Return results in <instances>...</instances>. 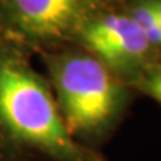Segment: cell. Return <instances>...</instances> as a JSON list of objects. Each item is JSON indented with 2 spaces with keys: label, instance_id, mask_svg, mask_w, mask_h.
Masks as SVG:
<instances>
[{
  "label": "cell",
  "instance_id": "6da1fadb",
  "mask_svg": "<svg viewBox=\"0 0 161 161\" xmlns=\"http://www.w3.org/2000/svg\"><path fill=\"white\" fill-rule=\"evenodd\" d=\"M31 54L0 34V161H112L69 133Z\"/></svg>",
  "mask_w": 161,
  "mask_h": 161
},
{
  "label": "cell",
  "instance_id": "5b68a950",
  "mask_svg": "<svg viewBox=\"0 0 161 161\" xmlns=\"http://www.w3.org/2000/svg\"><path fill=\"white\" fill-rule=\"evenodd\" d=\"M130 18L141 28L153 48H161V26L149 0H141L130 11Z\"/></svg>",
  "mask_w": 161,
  "mask_h": 161
},
{
  "label": "cell",
  "instance_id": "277c9868",
  "mask_svg": "<svg viewBox=\"0 0 161 161\" xmlns=\"http://www.w3.org/2000/svg\"><path fill=\"white\" fill-rule=\"evenodd\" d=\"M118 78L134 83L150 64L153 46L130 16L102 14L89 22L74 40Z\"/></svg>",
  "mask_w": 161,
  "mask_h": 161
},
{
  "label": "cell",
  "instance_id": "7a4b0ae2",
  "mask_svg": "<svg viewBox=\"0 0 161 161\" xmlns=\"http://www.w3.org/2000/svg\"><path fill=\"white\" fill-rule=\"evenodd\" d=\"M39 55L69 133L83 147L101 150L112 140L128 106L122 79L75 43Z\"/></svg>",
  "mask_w": 161,
  "mask_h": 161
},
{
  "label": "cell",
  "instance_id": "8992f818",
  "mask_svg": "<svg viewBox=\"0 0 161 161\" xmlns=\"http://www.w3.org/2000/svg\"><path fill=\"white\" fill-rule=\"evenodd\" d=\"M133 85L141 93L161 103V63H152Z\"/></svg>",
  "mask_w": 161,
  "mask_h": 161
},
{
  "label": "cell",
  "instance_id": "3957f363",
  "mask_svg": "<svg viewBox=\"0 0 161 161\" xmlns=\"http://www.w3.org/2000/svg\"><path fill=\"white\" fill-rule=\"evenodd\" d=\"M109 0H0V34L28 51L74 43Z\"/></svg>",
  "mask_w": 161,
  "mask_h": 161
},
{
  "label": "cell",
  "instance_id": "52a82bcc",
  "mask_svg": "<svg viewBox=\"0 0 161 161\" xmlns=\"http://www.w3.org/2000/svg\"><path fill=\"white\" fill-rule=\"evenodd\" d=\"M149 3H150V6H152L160 26H161V0H149Z\"/></svg>",
  "mask_w": 161,
  "mask_h": 161
}]
</instances>
